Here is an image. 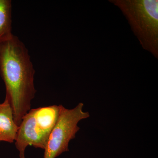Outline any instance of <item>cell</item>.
<instances>
[{"mask_svg": "<svg viewBox=\"0 0 158 158\" xmlns=\"http://www.w3.org/2000/svg\"><path fill=\"white\" fill-rule=\"evenodd\" d=\"M35 73L28 50L18 37L12 34L0 41V75L18 126L31 110V101L37 92Z\"/></svg>", "mask_w": 158, "mask_h": 158, "instance_id": "cell-1", "label": "cell"}, {"mask_svg": "<svg viewBox=\"0 0 158 158\" xmlns=\"http://www.w3.org/2000/svg\"><path fill=\"white\" fill-rule=\"evenodd\" d=\"M121 10L141 46L158 58V0H110Z\"/></svg>", "mask_w": 158, "mask_h": 158, "instance_id": "cell-2", "label": "cell"}, {"mask_svg": "<svg viewBox=\"0 0 158 158\" xmlns=\"http://www.w3.org/2000/svg\"><path fill=\"white\" fill-rule=\"evenodd\" d=\"M59 106L31 109L23 117L15 141L19 158H25L28 146L44 149L51 131L56 123Z\"/></svg>", "mask_w": 158, "mask_h": 158, "instance_id": "cell-3", "label": "cell"}, {"mask_svg": "<svg viewBox=\"0 0 158 158\" xmlns=\"http://www.w3.org/2000/svg\"><path fill=\"white\" fill-rule=\"evenodd\" d=\"M59 106V116L47 142L44 158H56L69 151V142L76 138L80 129L78 123L90 116L88 112L83 110V103L72 109H66L62 105Z\"/></svg>", "mask_w": 158, "mask_h": 158, "instance_id": "cell-4", "label": "cell"}, {"mask_svg": "<svg viewBox=\"0 0 158 158\" xmlns=\"http://www.w3.org/2000/svg\"><path fill=\"white\" fill-rule=\"evenodd\" d=\"M19 126L15 122L13 112L8 98L0 103V142L14 143L17 137Z\"/></svg>", "mask_w": 158, "mask_h": 158, "instance_id": "cell-5", "label": "cell"}, {"mask_svg": "<svg viewBox=\"0 0 158 158\" xmlns=\"http://www.w3.org/2000/svg\"><path fill=\"white\" fill-rule=\"evenodd\" d=\"M12 34L11 1L0 0V41Z\"/></svg>", "mask_w": 158, "mask_h": 158, "instance_id": "cell-6", "label": "cell"}]
</instances>
